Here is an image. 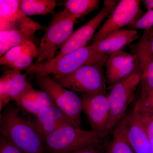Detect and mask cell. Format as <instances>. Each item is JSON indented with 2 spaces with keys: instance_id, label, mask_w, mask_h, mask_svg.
<instances>
[{
  "instance_id": "cell-1",
  "label": "cell",
  "mask_w": 153,
  "mask_h": 153,
  "mask_svg": "<svg viewBox=\"0 0 153 153\" xmlns=\"http://www.w3.org/2000/svg\"><path fill=\"white\" fill-rule=\"evenodd\" d=\"M1 135L25 153H46L42 135L33 119L22 115L21 110L9 103L0 115Z\"/></svg>"
},
{
  "instance_id": "cell-2",
  "label": "cell",
  "mask_w": 153,
  "mask_h": 153,
  "mask_svg": "<svg viewBox=\"0 0 153 153\" xmlns=\"http://www.w3.org/2000/svg\"><path fill=\"white\" fill-rule=\"evenodd\" d=\"M109 56L98 53L93 45L91 44L64 55L58 60L34 63L25 71L36 76L51 75L53 76V79H57L86 65L99 64L105 66Z\"/></svg>"
},
{
  "instance_id": "cell-3",
  "label": "cell",
  "mask_w": 153,
  "mask_h": 153,
  "mask_svg": "<svg viewBox=\"0 0 153 153\" xmlns=\"http://www.w3.org/2000/svg\"><path fill=\"white\" fill-rule=\"evenodd\" d=\"M103 138L94 131L67 124L43 136L42 142L46 153H70L99 142Z\"/></svg>"
},
{
  "instance_id": "cell-4",
  "label": "cell",
  "mask_w": 153,
  "mask_h": 153,
  "mask_svg": "<svg viewBox=\"0 0 153 153\" xmlns=\"http://www.w3.org/2000/svg\"><path fill=\"white\" fill-rule=\"evenodd\" d=\"M77 19L65 10L55 14L41 39L35 63H41L55 57L57 50L74 31L73 28Z\"/></svg>"
},
{
  "instance_id": "cell-5",
  "label": "cell",
  "mask_w": 153,
  "mask_h": 153,
  "mask_svg": "<svg viewBox=\"0 0 153 153\" xmlns=\"http://www.w3.org/2000/svg\"><path fill=\"white\" fill-rule=\"evenodd\" d=\"M36 76V84L41 90L47 94L54 105L73 125L80 128L82 112L81 97L61 86L49 76Z\"/></svg>"
},
{
  "instance_id": "cell-6",
  "label": "cell",
  "mask_w": 153,
  "mask_h": 153,
  "mask_svg": "<svg viewBox=\"0 0 153 153\" xmlns=\"http://www.w3.org/2000/svg\"><path fill=\"white\" fill-rule=\"evenodd\" d=\"M100 64L82 66L68 74L54 79L65 88L82 94H108L105 76Z\"/></svg>"
},
{
  "instance_id": "cell-7",
  "label": "cell",
  "mask_w": 153,
  "mask_h": 153,
  "mask_svg": "<svg viewBox=\"0 0 153 153\" xmlns=\"http://www.w3.org/2000/svg\"><path fill=\"white\" fill-rule=\"evenodd\" d=\"M141 82L139 73H134L121 80L108 90L110 112L105 137L111 134L114 129L126 115L128 105Z\"/></svg>"
},
{
  "instance_id": "cell-8",
  "label": "cell",
  "mask_w": 153,
  "mask_h": 153,
  "mask_svg": "<svg viewBox=\"0 0 153 153\" xmlns=\"http://www.w3.org/2000/svg\"><path fill=\"white\" fill-rule=\"evenodd\" d=\"M117 3L114 0H105L101 10L88 22L73 31L66 42L61 46L56 56L49 60H56L64 55L86 47L87 43L92 39L96 32L102 22L107 19Z\"/></svg>"
},
{
  "instance_id": "cell-9",
  "label": "cell",
  "mask_w": 153,
  "mask_h": 153,
  "mask_svg": "<svg viewBox=\"0 0 153 153\" xmlns=\"http://www.w3.org/2000/svg\"><path fill=\"white\" fill-rule=\"evenodd\" d=\"M141 2L139 0H122L119 2L94 36L92 44L102 41L115 31L132 25L139 20L143 16Z\"/></svg>"
},
{
  "instance_id": "cell-10",
  "label": "cell",
  "mask_w": 153,
  "mask_h": 153,
  "mask_svg": "<svg viewBox=\"0 0 153 153\" xmlns=\"http://www.w3.org/2000/svg\"><path fill=\"white\" fill-rule=\"evenodd\" d=\"M20 0L0 1V31L20 30L33 36L44 27L26 16L20 7Z\"/></svg>"
},
{
  "instance_id": "cell-11",
  "label": "cell",
  "mask_w": 153,
  "mask_h": 153,
  "mask_svg": "<svg viewBox=\"0 0 153 153\" xmlns=\"http://www.w3.org/2000/svg\"><path fill=\"white\" fill-rule=\"evenodd\" d=\"M81 98L82 111L87 116L91 130L104 138L110 112L108 94H82Z\"/></svg>"
},
{
  "instance_id": "cell-12",
  "label": "cell",
  "mask_w": 153,
  "mask_h": 153,
  "mask_svg": "<svg viewBox=\"0 0 153 153\" xmlns=\"http://www.w3.org/2000/svg\"><path fill=\"white\" fill-rule=\"evenodd\" d=\"M27 73L22 74L18 69H6L0 78V111L1 112L11 100L32 86L27 79Z\"/></svg>"
},
{
  "instance_id": "cell-13",
  "label": "cell",
  "mask_w": 153,
  "mask_h": 153,
  "mask_svg": "<svg viewBox=\"0 0 153 153\" xmlns=\"http://www.w3.org/2000/svg\"><path fill=\"white\" fill-rule=\"evenodd\" d=\"M38 49L30 40L13 47L0 58V64L13 69L26 70L32 65L38 55Z\"/></svg>"
},
{
  "instance_id": "cell-14",
  "label": "cell",
  "mask_w": 153,
  "mask_h": 153,
  "mask_svg": "<svg viewBox=\"0 0 153 153\" xmlns=\"http://www.w3.org/2000/svg\"><path fill=\"white\" fill-rule=\"evenodd\" d=\"M125 117L127 135L135 153H152L150 143L138 113L133 109Z\"/></svg>"
},
{
  "instance_id": "cell-15",
  "label": "cell",
  "mask_w": 153,
  "mask_h": 153,
  "mask_svg": "<svg viewBox=\"0 0 153 153\" xmlns=\"http://www.w3.org/2000/svg\"><path fill=\"white\" fill-rule=\"evenodd\" d=\"M139 38V35L137 30L120 29L111 33L102 41L91 44L98 53L110 56L122 50Z\"/></svg>"
},
{
  "instance_id": "cell-16",
  "label": "cell",
  "mask_w": 153,
  "mask_h": 153,
  "mask_svg": "<svg viewBox=\"0 0 153 153\" xmlns=\"http://www.w3.org/2000/svg\"><path fill=\"white\" fill-rule=\"evenodd\" d=\"M33 120L42 137L55 131L62 126L67 124L73 125L54 105L44 107Z\"/></svg>"
},
{
  "instance_id": "cell-17",
  "label": "cell",
  "mask_w": 153,
  "mask_h": 153,
  "mask_svg": "<svg viewBox=\"0 0 153 153\" xmlns=\"http://www.w3.org/2000/svg\"><path fill=\"white\" fill-rule=\"evenodd\" d=\"M131 50L139 62L141 86L153 88V53L144 34Z\"/></svg>"
},
{
  "instance_id": "cell-18",
  "label": "cell",
  "mask_w": 153,
  "mask_h": 153,
  "mask_svg": "<svg viewBox=\"0 0 153 153\" xmlns=\"http://www.w3.org/2000/svg\"><path fill=\"white\" fill-rule=\"evenodd\" d=\"M13 101L26 111L36 116L44 107L54 105L47 94L42 90L29 87Z\"/></svg>"
},
{
  "instance_id": "cell-19",
  "label": "cell",
  "mask_w": 153,
  "mask_h": 153,
  "mask_svg": "<svg viewBox=\"0 0 153 153\" xmlns=\"http://www.w3.org/2000/svg\"><path fill=\"white\" fill-rule=\"evenodd\" d=\"M125 116L111 133L112 139L107 144L105 153H135L127 135Z\"/></svg>"
},
{
  "instance_id": "cell-20",
  "label": "cell",
  "mask_w": 153,
  "mask_h": 153,
  "mask_svg": "<svg viewBox=\"0 0 153 153\" xmlns=\"http://www.w3.org/2000/svg\"><path fill=\"white\" fill-rule=\"evenodd\" d=\"M56 6L54 0H21L20 7L26 16H44L52 13Z\"/></svg>"
},
{
  "instance_id": "cell-21",
  "label": "cell",
  "mask_w": 153,
  "mask_h": 153,
  "mask_svg": "<svg viewBox=\"0 0 153 153\" xmlns=\"http://www.w3.org/2000/svg\"><path fill=\"white\" fill-rule=\"evenodd\" d=\"M33 37L20 30L0 31L1 57L13 47L27 41H33Z\"/></svg>"
},
{
  "instance_id": "cell-22",
  "label": "cell",
  "mask_w": 153,
  "mask_h": 153,
  "mask_svg": "<svg viewBox=\"0 0 153 153\" xmlns=\"http://www.w3.org/2000/svg\"><path fill=\"white\" fill-rule=\"evenodd\" d=\"M100 2L99 0H68L64 3V10L78 19L98 9Z\"/></svg>"
},
{
  "instance_id": "cell-23",
  "label": "cell",
  "mask_w": 153,
  "mask_h": 153,
  "mask_svg": "<svg viewBox=\"0 0 153 153\" xmlns=\"http://www.w3.org/2000/svg\"><path fill=\"white\" fill-rule=\"evenodd\" d=\"M136 58L135 55L122 50L113 53L108 57L105 64V76L111 74L126 63L132 61Z\"/></svg>"
},
{
  "instance_id": "cell-24",
  "label": "cell",
  "mask_w": 153,
  "mask_h": 153,
  "mask_svg": "<svg viewBox=\"0 0 153 153\" xmlns=\"http://www.w3.org/2000/svg\"><path fill=\"white\" fill-rule=\"evenodd\" d=\"M134 109L153 112V88L142 86L140 93L135 103Z\"/></svg>"
},
{
  "instance_id": "cell-25",
  "label": "cell",
  "mask_w": 153,
  "mask_h": 153,
  "mask_svg": "<svg viewBox=\"0 0 153 153\" xmlns=\"http://www.w3.org/2000/svg\"><path fill=\"white\" fill-rule=\"evenodd\" d=\"M136 111L139 115L141 121L150 143L152 153H153V112L148 111Z\"/></svg>"
},
{
  "instance_id": "cell-26",
  "label": "cell",
  "mask_w": 153,
  "mask_h": 153,
  "mask_svg": "<svg viewBox=\"0 0 153 153\" xmlns=\"http://www.w3.org/2000/svg\"><path fill=\"white\" fill-rule=\"evenodd\" d=\"M130 29L141 30L144 31L153 27V10L147 11L139 20L129 26Z\"/></svg>"
},
{
  "instance_id": "cell-27",
  "label": "cell",
  "mask_w": 153,
  "mask_h": 153,
  "mask_svg": "<svg viewBox=\"0 0 153 153\" xmlns=\"http://www.w3.org/2000/svg\"><path fill=\"white\" fill-rule=\"evenodd\" d=\"M107 144L102 140L99 142L70 153H105Z\"/></svg>"
},
{
  "instance_id": "cell-28",
  "label": "cell",
  "mask_w": 153,
  "mask_h": 153,
  "mask_svg": "<svg viewBox=\"0 0 153 153\" xmlns=\"http://www.w3.org/2000/svg\"><path fill=\"white\" fill-rule=\"evenodd\" d=\"M0 153H25L4 137L0 136Z\"/></svg>"
},
{
  "instance_id": "cell-29",
  "label": "cell",
  "mask_w": 153,
  "mask_h": 153,
  "mask_svg": "<svg viewBox=\"0 0 153 153\" xmlns=\"http://www.w3.org/2000/svg\"><path fill=\"white\" fill-rule=\"evenodd\" d=\"M147 9V11L153 10V0H145L142 1Z\"/></svg>"
},
{
  "instance_id": "cell-30",
  "label": "cell",
  "mask_w": 153,
  "mask_h": 153,
  "mask_svg": "<svg viewBox=\"0 0 153 153\" xmlns=\"http://www.w3.org/2000/svg\"><path fill=\"white\" fill-rule=\"evenodd\" d=\"M144 34L146 36L147 39L148 43H149V45L151 51H152V52L153 53V36L151 37H147L146 36L144 33Z\"/></svg>"
},
{
  "instance_id": "cell-31",
  "label": "cell",
  "mask_w": 153,
  "mask_h": 153,
  "mask_svg": "<svg viewBox=\"0 0 153 153\" xmlns=\"http://www.w3.org/2000/svg\"><path fill=\"white\" fill-rule=\"evenodd\" d=\"M144 33L147 37H151L153 36V27L151 28L149 30L144 31Z\"/></svg>"
}]
</instances>
